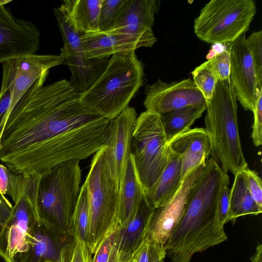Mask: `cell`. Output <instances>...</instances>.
<instances>
[{
	"instance_id": "cell-8",
	"label": "cell",
	"mask_w": 262,
	"mask_h": 262,
	"mask_svg": "<svg viewBox=\"0 0 262 262\" xmlns=\"http://www.w3.org/2000/svg\"><path fill=\"white\" fill-rule=\"evenodd\" d=\"M256 12L253 0H212L194 20V32L208 43H231L249 30Z\"/></svg>"
},
{
	"instance_id": "cell-15",
	"label": "cell",
	"mask_w": 262,
	"mask_h": 262,
	"mask_svg": "<svg viewBox=\"0 0 262 262\" xmlns=\"http://www.w3.org/2000/svg\"><path fill=\"white\" fill-rule=\"evenodd\" d=\"M81 40L86 57L102 58L141 47H151L157 39L154 34L134 35L99 31L83 34Z\"/></svg>"
},
{
	"instance_id": "cell-4",
	"label": "cell",
	"mask_w": 262,
	"mask_h": 262,
	"mask_svg": "<svg viewBox=\"0 0 262 262\" xmlns=\"http://www.w3.org/2000/svg\"><path fill=\"white\" fill-rule=\"evenodd\" d=\"M135 51L119 53L109 58L104 72L80 94L84 107L111 120L128 106L143 82L144 66Z\"/></svg>"
},
{
	"instance_id": "cell-13",
	"label": "cell",
	"mask_w": 262,
	"mask_h": 262,
	"mask_svg": "<svg viewBox=\"0 0 262 262\" xmlns=\"http://www.w3.org/2000/svg\"><path fill=\"white\" fill-rule=\"evenodd\" d=\"M144 105L161 115L186 106L206 103L202 94L191 78L169 83L159 79L145 88Z\"/></svg>"
},
{
	"instance_id": "cell-31",
	"label": "cell",
	"mask_w": 262,
	"mask_h": 262,
	"mask_svg": "<svg viewBox=\"0 0 262 262\" xmlns=\"http://www.w3.org/2000/svg\"><path fill=\"white\" fill-rule=\"evenodd\" d=\"M208 60L213 70L217 75L219 81L230 79L231 67L230 45Z\"/></svg>"
},
{
	"instance_id": "cell-3",
	"label": "cell",
	"mask_w": 262,
	"mask_h": 262,
	"mask_svg": "<svg viewBox=\"0 0 262 262\" xmlns=\"http://www.w3.org/2000/svg\"><path fill=\"white\" fill-rule=\"evenodd\" d=\"M80 160L61 163L40 177L36 209L39 223L59 242L70 234L80 192Z\"/></svg>"
},
{
	"instance_id": "cell-35",
	"label": "cell",
	"mask_w": 262,
	"mask_h": 262,
	"mask_svg": "<svg viewBox=\"0 0 262 262\" xmlns=\"http://www.w3.org/2000/svg\"><path fill=\"white\" fill-rule=\"evenodd\" d=\"M254 121L252 124L251 138L256 147L262 144V88L258 91L255 107L252 112Z\"/></svg>"
},
{
	"instance_id": "cell-5",
	"label": "cell",
	"mask_w": 262,
	"mask_h": 262,
	"mask_svg": "<svg viewBox=\"0 0 262 262\" xmlns=\"http://www.w3.org/2000/svg\"><path fill=\"white\" fill-rule=\"evenodd\" d=\"M206 105L205 129L210 139V155L224 171L235 176L246 169L248 163L242 147L237 99L230 79L219 81Z\"/></svg>"
},
{
	"instance_id": "cell-7",
	"label": "cell",
	"mask_w": 262,
	"mask_h": 262,
	"mask_svg": "<svg viewBox=\"0 0 262 262\" xmlns=\"http://www.w3.org/2000/svg\"><path fill=\"white\" fill-rule=\"evenodd\" d=\"M169 153L161 114L151 110L141 113L136 120L130 154L144 194L155 185L167 164Z\"/></svg>"
},
{
	"instance_id": "cell-11",
	"label": "cell",
	"mask_w": 262,
	"mask_h": 262,
	"mask_svg": "<svg viewBox=\"0 0 262 262\" xmlns=\"http://www.w3.org/2000/svg\"><path fill=\"white\" fill-rule=\"evenodd\" d=\"M205 164L193 169L184 179L174 197L153 211L144 238L164 246L183 215L191 188L201 174Z\"/></svg>"
},
{
	"instance_id": "cell-28",
	"label": "cell",
	"mask_w": 262,
	"mask_h": 262,
	"mask_svg": "<svg viewBox=\"0 0 262 262\" xmlns=\"http://www.w3.org/2000/svg\"><path fill=\"white\" fill-rule=\"evenodd\" d=\"M193 81L206 101L212 97L219 81L217 75L212 68L209 60L196 67L191 72Z\"/></svg>"
},
{
	"instance_id": "cell-12",
	"label": "cell",
	"mask_w": 262,
	"mask_h": 262,
	"mask_svg": "<svg viewBox=\"0 0 262 262\" xmlns=\"http://www.w3.org/2000/svg\"><path fill=\"white\" fill-rule=\"evenodd\" d=\"M137 115L135 109L128 106L117 117L109 121L104 132L103 146L119 186L130 154Z\"/></svg>"
},
{
	"instance_id": "cell-10",
	"label": "cell",
	"mask_w": 262,
	"mask_h": 262,
	"mask_svg": "<svg viewBox=\"0 0 262 262\" xmlns=\"http://www.w3.org/2000/svg\"><path fill=\"white\" fill-rule=\"evenodd\" d=\"M0 1V63L14 58L35 54L40 32L32 21L15 17Z\"/></svg>"
},
{
	"instance_id": "cell-42",
	"label": "cell",
	"mask_w": 262,
	"mask_h": 262,
	"mask_svg": "<svg viewBox=\"0 0 262 262\" xmlns=\"http://www.w3.org/2000/svg\"><path fill=\"white\" fill-rule=\"evenodd\" d=\"M165 255H163L157 258L154 262H164Z\"/></svg>"
},
{
	"instance_id": "cell-44",
	"label": "cell",
	"mask_w": 262,
	"mask_h": 262,
	"mask_svg": "<svg viewBox=\"0 0 262 262\" xmlns=\"http://www.w3.org/2000/svg\"><path fill=\"white\" fill-rule=\"evenodd\" d=\"M46 262H54V261H47Z\"/></svg>"
},
{
	"instance_id": "cell-38",
	"label": "cell",
	"mask_w": 262,
	"mask_h": 262,
	"mask_svg": "<svg viewBox=\"0 0 262 262\" xmlns=\"http://www.w3.org/2000/svg\"><path fill=\"white\" fill-rule=\"evenodd\" d=\"M11 170L0 163V196L7 203H11L7 199V194L10 179Z\"/></svg>"
},
{
	"instance_id": "cell-40",
	"label": "cell",
	"mask_w": 262,
	"mask_h": 262,
	"mask_svg": "<svg viewBox=\"0 0 262 262\" xmlns=\"http://www.w3.org/2000/svg\"><path fill=\"white\" fill-rule=\"evenodd\" d=\"M252 262H262V246L259 244L256 249L255 254L250 258Z\"/></svg>"
},
{
	"instance_id": "cell-30",
	"label": "cell",
	"mask_w": 262,
	"mask_h": 262,
	"mask_svg": "<svg viewBox=\"0 0 262 262\" xmlns=\"http://www.w3.org/2000/svg\"><path fill=\"white\" fill-rule=\"evenodd\" d=\"M246 41L254 64L258 88H262V31L252 32Z\"/></svg>"
},
{
	"instance_id": "cell-18",
	"label": "cell",
	"mask_w": 262,
	"mask_h": 262,
	"mask_svg": "<svg viewBox=\"0 0 262 262\" xmlns=\"http://www.w3.org/2000/svg\"><path fill=\"white\" fill-rule=\"evenodd\" d=\"M159 3L156 0H127L117 26L106 33L134 35L154 34L152 28Z\"/></svg>"
},
{
	"instance_id": "cell-1",
	"label": "cell",
	"mask_w": 262,
	"mask_h": 262,
	"mask_svg": "<svg viewBox=\"0 0 262 262\" xmlns=\"http://www.w3.org/2000/svg\"><path fill=\"white\" fill-rule=\"evenodd\" d=\"M48 75L26 91L0 125V162L25 176H39L60 135L101 117L82 105L68 81L43 86Z\"/></svg>"
},
{
	"instance_id": "cell-39",
	"label": "cell",
	"mask_w": 262,
	"mask_h": 262,
	"mask_svg": "<svg viewBox=\"0 0 262 262\" xmlns=\"http://www.w3.org/2000/svg\"><path fill=\"white\" fill-rule=\"evenodd\" d=\"M55 262H69V260H68V248L67 247L60 248L57 259Z\"/></svg>"
},
{
	"instance_id": "cell-9",
	"label": "cell",
	"mask_w": 262,
	"mask_h": 262,
	"mask_svg": "<svg viewBox=\"0 0 262 262\" xmlns=\"http://www.w3.org/2000/svg\"><path fill=\"white\" fill-rule=\"evenodd\" d=\"M63 61L60 55L35 54L12 58L3 63L1 90H8L11 94L7 112L40 77L48 74L52 68L63 63Z\"/></svg>"
},
{
	"instance_id": "cell-17",
	"label": "cell",
	"mask_w": 262,
	"mask_h": 262,
	"mask_svg": "<svg viewBox=\"0 0 262 262\" xmlns=\"http://www.w3.org/2000/svg\"><path fill=\"white\" fill-rule=\"evenodd\" d=\"M155 209L149 205L144 194L134 217L126 225L118 226L114 232V242L120 260L129 258L140 247Z\"/></svg>"
},
{
	"instance_id": "cell-24",
	"label": "cell",
	"mask_w": 262,
	"mask_h": 262,
	"mask_svg": "<svg viewBox=\"0 0 262 262\" xmlns=\"http://www.w3.org/2000/svg\"><path fill=\"white\" fill-rule=\"evenodd\" d=\"M58 243L39 223L33 243L26 252L16 257L14 262H55L60 250H58Z\"/></svg>"
},
{
	"instance_id": "cell-23",
	"label": "cell",
	"mask_w": 262,
	"mask_h": 262,
	"mask_svg": "<svg viewBox=\"0 0 262 262\" xmlns=\"http://www.w3.org/2000/svg\"><path fill=\"white\" fill-rule=\"evenodd\" d=\"M234 180L230 192V209L228 221H233L240 216L261 213L247 185L246 169L239 171L234 176Z\"/></svg>"
},
{
	"instance_id": "cell-16",
	"label": "cell",
	"mask_w": 262,
	"mask_h": 262,
	"mask_svg": "<svg viewBox=\"0 0 262 262\" xmlns=\"http://www.w3.org/2000/svg\"><path fill=\"white\" fill-rule=\"evenodd\" d=\"M168 146L181 158L183 181L193 169L206 164L211 149L209 138L203 127L188 129L173 139Z\"/></svg>"
},
{
	"instance_id": "cell-32",
	"label": "cell",
	"mask_w": 262,
	"mask_h": 262,
	"mask_svg": "<svg viewBox=\"0 0 262 262\" xmlns=\"http://www.w3.org/2000/svg\"><path fill=\"white\" fill-rule=\"evenodd\" d=\"M113 233L101 243L94 253L91 262H120L119 254L114 242Z\"/></svg>"
},
{
	"instance_id": "cell-2",
	"label": "cell",
	"mask_w": 262,
	"mask_h": 262,
	"mask_svg": "<svg viewBox=\"0 0 262 262\" xmlns=\"http://www.w3.org/2000/svg\"><path fill=\"white\" fill-rule=\"evenodd\" d=\"M225 172L212 158L206 161L190 190L182 217L164 246L171 262H190L196 253L227 239L217 214Z\"/></svg>"
},
{
	"instance_id": "cell-6",
	"label": "cell",
	"mask_w": 262,
	"mask_h": 262,
	"mask_svg": "<svg viewBox=\"0 0 262 262\" xmlns=\"http://www.w3.org/2000/svg\"><path fill=\"white\" fill-rule=\"evenodd\" d=\"M85 183L89 204L87 246L94 254L118 227L119 186L107 162L104 146L95 153Z\"/></svg>"
},
{
	"instance_id": "cell-26",
	"label": "cell",
	"mask_w": 262,
	"mask_h": 262,
	"mask_svg": "<svg viewBox=\"0 0 262 262\" xmlns=\"http://www.w3.org/2000/svg\"><path fill=\"white\" fill-rule=\"evenodd\" d=\"M53 13L63 40V46L60 54L63 60L67 58H76L85 56L81 40L83 34L75 29L63 7L61 5L59 7L54 8Z\"/></svg>"
},
{
	"instance_id": "cell-19",
	"label": "cell",
	"mask_w": 262,
	"mask_h": 262,
	"mask_svg": "<svg viewBox=\"0 0 262 262\" xmlns=\"http://www.w3.org/2000/svg\"><path fill=\"white\" fill-rule=\"evenodd\" d=\"M144 195V189L130 154L119 185L117 214L118 226L126 225L134 217Z\"/></svg>"
},
{
	"instance_id": "cell-20",
	"label": "cell",
	"mask_w": 262,
	"mask_h": 262,
	"mask_svg": "<svg viewBox=\"0 0 262 262\" xmlns=\"http://www.w3.org/2000/svg\"><path fill=\"white\" fill-rule=\"evenodd\" d=\"M181 158L169 149L167 164L153 188L145 197L149 205L157 208L170 201L181 187Z\"/></svg>"
},
{
	"instance_id": "cell-43",
	"label": "cell",
	"mask_w": 262,
	"mask_h": 262,
	"mask_svg": "<svg viewBox=\"0 0 262 262\" xmlns=\"http://www.w3.org/2000/svg\"><path fill=\"white\" fill-rule=\"evenodd\" d=\"M3 200L2 199V198L0 196V203H2L3 202Z\"/></svg>"
},
{
	"instance_id": "cell-25",
	"label": "cell",
	"mask_w": 262,
	"mask_h": 262,
	"mask_svg": "<svg viewBox=\"0 0 262 262\" xmlns=\"http://www.w3.org/2000/svg\"><path fill=\"white\" fill-rule=\"evenodd\" d=\"M206 108L205 103L186 106L161 115L168 144L179 135L190 129L194 122L202 117Z\"/></svg>"
},
{
	"instance_id": "cell-27",
	"label": "cell",
	"mask_w": 262,
	"mask_h": 262,
	"mask_svg": "<svg viewBox=\"0 0 262 262\" xmlns=\"http://www.w3.org/2000/svg\"><path fill=\"white\" fill-rule=\"evenodd\" d=\"M89 220V204L86 183L81 187L77 203L73 215L70 234L87 245Z\"/></svg>"
},
{
	"instance_id": "cell-33",
	"label": "cell",
	"mask_w": 262,
	"mask_h": 262,
	"mask_svg": "<svg viewBox=\"0 0 262 262\" xmlns=\"http://www.w3.org/2000/svg\"><path fill=\"white\" fill-rule=\"evenodd\" d=\"M163 255L166 256L164 246L144 238L137 251V262H154Z\"/></svg>"
},
{
	"instance_id": "cell-37",
	"label": "cell",
	"mask_w": 262,
	"mask_h": 262,
	"mask_svg": "<svg viewBox=\"0 0 262 262\" xmlns=\"http://www.w3.org/2000/svg\"><path fill=\"white\" fill-rule=\"evenodd\" d=\"M69 262H91L92 254L86 244L75 238Z\"/></svg>"
},
{
	"instance_id": "cell-21",
	"label": "cell",
	"mask_w": 262,
	"mask_h": 262,
	"mask_svg": "<svg viewBox=\"0 0 262 262\" xmlns=\"http://www.w3.org/2000/svg\"><path fill=\"white\" fill-rule=\"evenodd\" d=\"M108 60L109 58H88L85 56L64 60L71 73L70 85L80 94L85 92L104 72Z\"/></svg>"
},
{
	"instance_id": "cell-29",
	"label": "cell",
	"mask_w": 262,
	"mask_h": 262,
	"mask_svg": "<svg viewBox=\"0 0 262 262\" xmlns=\"http://www.w3.org/2000/svg\"><path fill=\"white\" fill-rule=\"evenodd\" d=\"M127 0H103L99 16V31L108 32L115 29L123 12Z\"/></svg>"
},
{
	"instance_id": "cell-14",
	"label": "cell",
	"mask_w": 262,
	"mask_h": 262,
	"mask_svg": "<svg viewBox=\"0 0 262 262\" xmlns=\"http://www.w3.org/2000/svg\"><path fill=\"white\" fill-rule=\"evenodd\" d=\"M245 34L230 43V79L236 99L246 111L253 112L258 91L253 59L246 41Z\"/></svg>"
},
{
	"instance_id": "cell-22",
	"label": "cell",
	"mask_w": 262,
	"mask_h": 262,
	"mask_svg": "<svg viewBox=\"0 0 262 262\" xmlns=\"http://www.w3.org/2000/svg\"><path fill=\"white\" fill-rule=\"evenodd\" d=\"M103 0H65L63 7L75 29L82 34L99 32V16Z\"/></svg>"
},
{
	"instance_id": "cell-34",
	"label": "cell",
	"mask_w": 262,
	"mask_h": 262,
	"mask_svg": "<svg viewBox=\"0 0 262 262\" xmlns=\"http://www.w3.org/2000/svg\"><path fill=\"white\" fill-rule=\"evenodd\" d=\"M229 177L225 172L217 204V214L220 223L224 225L228 222L230 209Z\"/></svg>"
},
{
	"instance_id": "cell-36",
	"label": "cell",
	"mask_w": 262,
	"mask_h": 262,
	"mask_svg": "<svg viewBox=\"0 0 262 262\" xmlns=\"http://www.w3.org/2000/svg\"><path fill=\"white\" fill-rule=\"evenodd\" d=\"M247 182L248 189L260 209L262 210V181L254 170L247 168Z\"/></svg>"
},
{
	"instance_id": "cell-41",
	"label": "cell",
	"mask_w": 262,
	"mask_h": 262,
	"mask_svg": "<svg viewBox=\"0 0 262 262\" xmlns=\"http://www.w3.org/2000/svg\"><path fill=\"white\" fill-rule=\"evenodd\" d=\"M137 250L135 253V254L133 255V256L132 257V258L129 260V262H137Z\"/></svg>"
}]
</instances>
